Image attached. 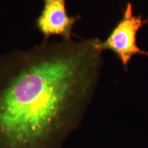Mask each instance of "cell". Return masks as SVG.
<instances>
[{
  "label": "cell",
  "mask_w": 148,
  "mask_h": 148,
  "mask_svg": "<svg viewBox=\"0 0 148 148\" xmlns=\"http://www.w3.org/2000/svg\"><path fill=\"white\" fill-rule=\"evenodd\" d=\"M101 43L43 41L0 56V148L62 147L95 94Z\"/></svg>",
  "instance_id": "6da1fadb"
},
{
  "label": "cell",
  "mask_w": 148,
  "mask_h": 148,
  "mask_svg": "<svg viewBox=\"0 0 148 148\" xmlns=\"http://www.w3.org/2000/svg\"><path fill=\"white\" fill-rule=\"evenodd\" d=\"M143 25L142 16H134L132 3H127L120 21L114 27L106 40L101 41L102 50L112 51L124 68H127L135 55L148 56L147 52L140 49L137 43V35Z\"/></svg>",
  "instance_id": "7a4b0ae2"
},
{
  "label": "cell",
  "mask_w": 148,
  "mask_h": 148,
  "mask_svg": "<svg viewBox=\"0 0 148 148\" xmlns=\"http://www.w3.org/2000/svg\"><path fill=\"white\" fill-rule=\"evenodd\" d=\"M44 6L36 21V27L44 36L45 42L49 37L60 36L63 40H73L77 36L73 33L75 22L79 16H69L66 7V0H43Z\"/></svg>",
  "instance_id": "3957f363"
},
{
  "label": "cell",
  "mask_w": 148,
  "mask_h": 148,
  "mask_svg": "<svg viewBox=\"0 0 148 148\" xmlns=\"http://www.w3.org/2000/svg\"><path fill=\"white\" fill-rule=\"evenodd\" d=\"M147 22H148V19H147Z\"/></svg>",
  "instance_id": "277c9868"
}]
</instances>
